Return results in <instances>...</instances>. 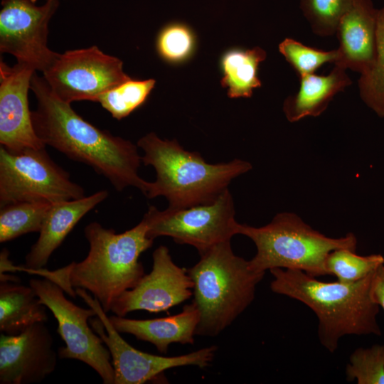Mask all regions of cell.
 <instances>
[{"instance_id": "15", "label": "cell", "mask_w": 384, "mask_h": 384, "mask_svg": "<svg viewBox=\"0 0 384 384\" xmlns=\"http://www.w3.org/2000/svg\"><path fill=\"white\" fill-rule=\"evenodd\" d=\"M44 323H36L17 335L1 334V384L37 383L55 370L57 354Z\"/></svg>"}, {"instance_id": "11", "label": "cell", "mask_w": 384, "mask_h": 384, "mask_svg": "<svg viewBox=\"0 0 384 384\" xmlns=\"http://www.w3.org/2000/svg\"><path fill=\"white\" fill-rule=\"evenodd\" d=\"M43 77L54 95L69 104L97 102L102 94L131 79L122 60L96 46L58 53Z\"/></svg>"}, {"instance_id": "24", "label": "cell", "mask_w": 384, "mask_h": 384, "mask_svg": "<svg viewBox=\"0 0 384 384\" xmlns=\"http://www.w3.org/2000/svg\"><path fill=\"white\" fill-rule=\"evenodd\" d=\"M154 79H129L102 94L97 100L112 117L120 120L146 100L155 85Z\"/></svg>"}, {"instance_id": "2", "label": "cell", "mask_w": 384, "mask_h": 384, "mask_svg": "<svg viewBox=\"0 0 384 384\" xmlns=\"http://www.w3.org/2000/svg\"><path fill=\"white\" fill-rule=\"evenodd\" d=\"M271 290L309 307L319 320L318 337L331 353L346 335L381 336L377 321L379 306L370 297L374 272L355 282H322L292 269L274 268Z\"/></svg>"}, {"instance_id": "13", "label": "cell", "mask_w": 384, "mask_h": 384, "mask_svg": "<svg viewBox=\"0 0 384 384\" xmlns=\"http://www.w3.org/2000/svg\"><path fill=\"white\" fill-rule=\"evenodd\" d=\"M152 258L151 271L112 304L110 311L115 315L125 316L137 310L157 314L168 311L193 296V282L187 269L174 263L166 246L157 247Z\"/></svg>"}, {"instance_id": "22", "label": "cell", "mask_w": 384, "mask_h": 384, "mask_svg": "<svg viewBox=\"0 0 384 384\" xmlns=\"http://www.w3.org/2000/svg\"><path fill=\"white\" fill-rule=\"evenodd\" d=\"M52 205L45 202H18L1 207L0 242L29 233H39Z\"/></svg>"}, {"instance_id": "6", "label": "cell", "mask_w": 384, "mask_h": 384, "mask_svg": "<svg viewBox=\"0 0 384 384\" xmlns=\"http://www.w3.org/2000/svg\"><path fill=\"white\" fill-rule=\"evenodd\" d=\"M238 235L255 245V255L248 260L250 268L265 272L274 268L302 270L318 277L326 275L325 260L331 251L348 248L356 251L353 233L334 238L313 229L297 214L280 213L261 227L239 224Z\"/></svg>"}, {"instance_id": "29", "label": "cell", "mask_w": 384, "mask_h": 384, "mask_svg": "<svg viewBox=\"0 0 384 384\" xmlns=\"http://www.w3.org/2000/svg\"><path fill=\"white\" fill-rule=\"evenodd\" d=\"M194 43V36L187 26L173 23L166 26L159 33L156 50L164 60L178 63L191 55Z\"/></svg>"}, {"instance_id": "9", "label": "cell", "mask_w": 384, "mask_h": 384, "mask_svg": "<svg viewBox=\"0 0 384 384\" xmlns=\"http://www.w3.org/2000/svg\"><path fill=\"white\" fill-rule=\"evenodd\" d=\"M75 292L97 313L95 318L90 319V324L110 353L114 384H142L157 379L173 368L193 366L204 368L213 362L218 350L214 345L176 356L154 355L134 348L114 328L96 298L84 289L76 288Z\"/></svg>"}, {"instance_id": "3", "label": "cell", "mask_w": 384, "mask_h": 384, "mask_svg": "<svg viewBox=\"0 0 384 384\" xmlns=\"http://www.w3.org/2000/svg\"><path fill=\"white\" fill-rule=\"evenodd\" d=\"M137 146L144 152L142 162L156 171L144 196H164L171 208L211 203L233 179L252 169L250 163L239 159L207 163L198 152L185 150L176 139H161L154 132L139 139Z\"/></svg>"}, {"instance_id": "18", "label": "cell", "mask_w": 384, "mask_h": 384, "mask_svg": "<svg viewBox=\"0 0 384 384\" xmlns=\"http://www.w3.org/2000/svg\"><path fill=\"white\" fill-rule=\"evenodd\" d=\"M109 319L119 333L129 334L151 343L159 353L166 354L171 343L193 344L200 313L192 302L177 314L166 317L132 319L112 315Z\"/></svg>"}, {"instance_id": "23", "label": "cell", "mask_w": 384, "mask_h": 384, "mask_svg": "<svg viewBox=\"0 0 384 384\" xmlns=\"http://www.w3.org/2000/svg\"><path fill=\"white\" fill-rule=\"evenodd\" d=\"M358 88L366 105L384 118V6L378 11L375 57L371 66L361 74Z\"/></svg>"}, {"instance_id": "1", "label": "cell", "mask_w": 384, "mask_h": 384, "mask_svg": "<svg viewBox=\"0 0 384 384\" xmlns=\"http://www.w3.org/2000/svg\"><path fill=\"white\" fill-rule=\"evenodd\" d=\"M31 90L37 101L31 111L33 127L46 146L91 166L118 191L132 186L146 194L149 181L138 174L142 156L136 145L84 119L70 104L56 97L36 72Z\"/></svg>"}, {"instance_id": "25", "label": "cell", "mask_w": 384, "mask_h": 384, "mask_svg": "<svg viewBox=\"0 0 384 384\" xmlns=\"http://www.w3.org/2000/svg\"><path fill=\"white\" fill-rule=\"evenodd\" d=\"M384 264L380 254L361 256L348 248L336 249L328 254L325 260L327 274L334 275L341 282H355L374 272Z\"/></svg>"}, {"instance_id": "5", "label": "cell", "mask_w": 384, "mask_h": 384, "mask_svg": "<svg viewBox=\"0 0 384 384\" xmlns=\"http://www.w3.org/2000/svg\"><path fill=\"white\" fill-rule=\"evenodd\" d=\"M193 282L192 302L200 313L196 335L215 337L250 305L265 272L252 270L248 260L236 255L231 240L200 255L187 269Z\"/></svg>"}, {"instance_id": "8", "label": "cell", "mask_w": 384, "mask_h": 384, "mask_svg": "<svg viewBox=\"0 0 384 384\" xmlns=\"http://www.w3.org/2000/svg\"><path fill=\"white\" fill-rule=\"evenodd\" d=\"M232 195L225 189L214 201L183 208L159 210L150 206L143 219L147 235L168 236L181 245L194 247L199 255L238 235Z\"/></svg>"}, {"instance_id": "21", "label": "cell", "mask_w": 384, "mask_h": 384, "mask_svg": "<svg viewBox=\"0 0 384 384\" xmlns=\"http://www.w3.org/2000/svg\"><path fill=\"white\" fill-rule=\"evenodd\" d=\"M266 56V52L259 47L245 50L233 49L224 54L221 59V85L228 88L230 98L250 97L253 90L261 86L257 70Z\"/></svg>"}, {"instance_id": "12", "label": "cell", "mask_w": 384, "mask_h": 384, "mask_svg": "<svg viewBox=\"0 0 384 384\" xmlns=\"http://www.w3.org/2000/svg\"><path fill=\"white\" fill-rule=\"evenodd\" d=\"M1 0L0 10V52L16 58L17 63L44 72L58 53L48 46L49 22L59 0Z\"/></svg>"}, {"instance_id": "30", "label": "cell", "mask_w": 384, "mask_h": 384, "mask_svg": "<svg viewBox=\"0 0 384 384\" xmlns=\"http://www.w3.org/2000/svg\"><path fill=\"white\" fill-rule=\"evenodd\" d=\"M370 297L384 311V264L380 265L373 273Z\"/></svg>"}, {"instance_id": "28", "label": "cell", "mask_w": 384, "mask_h": 384, "mask_svg": "<svg viewBox=\"0 0 384 384\" xmlns=\"http://www.w3.org/2000/svg\"><path fill=\"white\" fill-rule=\"evenodd\" d=\"M279 51L299 77L314 73L324 63H335L338 58L337 49L324 51L309 47L289 38L279 43Z\"/></svg>"}, {"instance_id": "27", "label": "cell", "mask_w": 384, "mask_h": 384, "mask_svg": "<svg viewBox=\"0 0 384 384\" xmlns=\"http://www.w3.org/2000/svg\"><path fill=\"white\" fill-rule=\"evenodd\" d=\"M348 381L358 384H384V345L358 348L350 356L346 368Z\"/></svg>"}, {"instance_id": "7", "label": "cell", "mask_w": 384, "mask_h": 384, "mask_svg": "<svg viewBox=\"0 0 384 384\" xmlns=\"http://www.w3.org/2000/svg\"><path fill=\"white\" fill-rule=\"evenodd\" d=\"M84 196V188L51 159L46 148L13 152L1 146V207L18 202L53 204Z\"/></svg>"}, {"instance_id": "26", "label": "cell", "mask_w": 384, "mask_h": 384, "mask_svg": "<svg viewBox=\"0 0 384 384\" xmlns=\"http://www.w3.org/2000/svg\"><path fill=\"white\" fill-rule=\"evenodd\" d=\"M353 0H299L300 9L312 31L320 36L334 35L340 19Z\"/></svg>"}, {"instance_id": "19", "label": "cell", "mask_w": 384, "mask_h": 384, "mask_svg": "<svg viewBox=\"0 0 384 384\" xmlns=\"http://www.w3.org/2000/svg\"><path fill=\"white\" fill-rule=\"evenodd\" d=\"M346 69L335 65L327 75L300 76L299 90L284 102L283 112L290 122L323 113L334 96L351 85Z\"/></svg>"}, {"instance_id": "20", "label": "cell", "mask_w": 384, "mask_h": 384, "mask_svg": "<svg viewBox=\"0 0 384 384\" xmlns=\"http://www.w3.org/2000/svg\"><path fill=\"white\" fill-rule=\"evenodd\" d=\"M46 306L33 289L19 282H1L0 331L17 335L38 322H46Z\"/></svg>"}, {"instance_id": "16", "label": "cell", "mask_w": 384, "mask_h": 384, "mask_svg": "<svg viewBox=\"0 0 384 384\" xmlns=\"http://www.w3.org/2000/svg\"><path fill=\"white\" fill-rule=\"evenodd\" d=\"M378 11L371 0H353L338 24L335 65L360 74L371 66L376 54Z\"/></svg>"}, {"instance_id": "14", "label": "cell", "mask_w": 384, "mask_h": 384, "mask_svg": "<svg viewBox=\"0 0 384 384\" xmlns=\"http://www.w3.org/2000/svg\"><path fill=\"white\" fill-rule=\"evenodd\" d=\"M31 66H10L0 60V143L13 152L46 147L36 133L28 94L34 73Z\"/></svg>"}, {"instance_id": "31", "label": "cell", "mask_w": 384, "mask_h": 384, "mask_svg": "<svg viewBox=\"0 0 384 384\" xmlns=\"http://www.w3.org/2000/svg\"><path fill=\"white\" fill-rule=\"evenodd\" d=\"M45 1H48V0H45Z\"/></svg>"}, {"instance_id": "4", "label": "cell", "mask_w": 384, "mask_h": 384, "mask_svg": "<svg viewBox=\"0 0 384 384\" xmlns=\"http://www.w3.org/2000/svg\"><path fill=\"white\" fill-rule=\"evenodd\" d=\"M84 232L88 254L83 260L68 265V280L73 288L90 292L107 313L114 302L145 274L139 258L154 240L147 235L144 219L121 233L97 222L88 224Z\"/></svg>"}, {"instance_id": "17", "label": "cell", "mask_w": 384, "mask_h": 384, "mask_svg": "<svg viewBox=\"0 0 384 384\" xmlns=\"http://www.w3.org/2000/svg\"><path fill=\"white\" fill-rule=\"evenodd\" d=\"M108 196L106 190L89 196L53 203L43 223L37 241L25 257V267L17 270L42 269L79 220Z\"/></svg>"}, {"instance_id": "10", "label": "cell", "mask_w": 384, "mask_h": 384, "mask_svg": "<svg viewBox=\"0 0 384 384\" xmlns=\"http://www.w3.org/2000/svg\"><path fill=\"white\" fill-rule=\"evenodd\" d=\"M41 302L50 309L58 321V333L65 346L58 349L61 359H75L90 366L103 383L114 384V370L110 353L100 336L90 328L88 320L97 316L92 309H84L68 300L63 289L48 279H31Z\"/></svg>"}]
</instances>
